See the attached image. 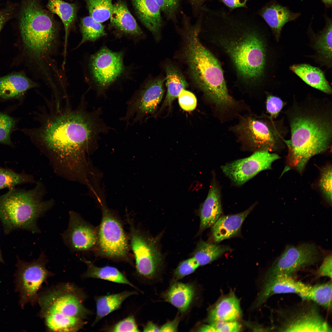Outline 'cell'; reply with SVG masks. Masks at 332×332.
<instances>
[{
	"label": "cell",
	"mask_w": 332,
	"mask_h": 332,
	"mask_svg": "<svg viewBox=\"0 0 332 332\" xmlns=\"http://www.w3.org/2000/svg\"><path fill=\"white\" fill-rule=\"evenodd\" d=\"M46 99V105L40 106L34 113L39 125L22 131L35 144L59 157L69 167L87 173L85 154L95 151L100 135L112 129L101 117L102 108L89 111L84 96L75 108L68 98L59 110Z\"/></svg>",
	"instance_id": "cell-1"
},
{
	"label": "cell",
	"mask_w": 332,
	"mask_h": 332,
	"mask_svg": "<svg viewBox=\"0 0 332 332\" xmlns=\"http://www.w3.org/2000/svg\"><path fill=\"white\" fill-rule=\"evenodd\" d=\"M201 28L199 22H190L180 28L184 58L193 81L211 105L216 118L220 121L229 120L241 112L244 102L229 94L219 62L200 41Z\"/></svg>",
	"instance_id": "cell-2"
},
{
	"label": "cell",
	"mask_w": 332,
	"mask_h": 332,
	"mask_svg": "<svg viewBox=\"0 0 332 332\" xmlns=\"http://www.w3.org/2000/svg\"><path fill=\"white\" fill-rule=\"evenodd\" d=\"M86 294L71 283H61L39 293V316L47 330L75 332L83 329L92 312L84 302Z\"/></svg>",
	"instance_id": "cell-3"
},
{
	"label": "cell",
	"mask_w": 332,
	"mask_h": 332,
	"mask_svg": "<svg viewBox=\"0 0 332 332\" xmlns=\"http://www.w3.org/2000/svg\"><path fill=\"white\" fill-rule=\"evenodd\" d=\"M296 113L290 120L291 138L286 141V168L301 173L312 157L329 148L332 126L330 116L325 113L308 110Z\"/></svg>",
	"instance_id": "cell-4"
},
{
	"label": "cell",
	"mask_w": 332,
	"mask_h": 332,
	"mask_svg": "<svg viewBox=\"0 0 332 332\" xmlns=\"http://www.w3.org/2000/svg\"><path fill=\"white\" fill-rule=\"evenodd\" d=\"M228 17L231 30L221 37L220 44L239 75L248 82L256 81L263 76L266 65L263 39L256 29Z\"/></svg>",
	"instance_id": "cell-5"
},
{
	"label": "cell",
	"mask_w": 332,
	"mask_h": 332,
	"mask_svg": "<svg viewBox=\"0 0 332 332\" xmlns=\"http://www.w3.org/2000/svg\"><path fill=\"white\" fill-rule=\"evenodd\" d=\"M43 193L38 184L28 190L15 187L0 195V221L6 234L18 230L40 232L37 220L53 204L52 200H42Z\"/></svg>",
	"instance_id": "cell-6"
},
{
	"label": "cell",
	"mask_w": 332,
	"mask_h": 332,
	"mask_svg": "<svg viewBox=\"0 0 332 332\" xmlns=\"http://www.w3.org/2000/svg\"><path fill=\"white\" fill-rule=\"evenodd\" d=\"M19 25L25 47L30 53H46L57 43V25L51 14L43 9L39 0H24Z\"/></svg>",
	"instance_id": "cell-7"
},
{
	"label": "cell",
	"mask_w": 332,
	"mask_h": 332,
	"mask_svg": "<svg viewBox=\"0 0 332 332\" xmlns=\"http://www.w3.org/2000/svg\"><path fill=\"white\" fill-rule=\"evenodd\" d=\"M238 122L229 128L242 148L254 152L271 151L275 147V135L269 120L250 112L241 115Z\"/></svg>",
	"instance_id": "cell-8"
},
{
	"label": "cell",
	"mask_w": 332,
	"mask_h": 332,
	"mask_svg": "<svg viewBox=\"0 0 332 332\" xmlns=\"http://www.w3.org/2000/svg\"><path fill=\"white\" fill-rule=\"evenodd\" d=\"M103 194L96 198L102 212V218L97 233L98 248L101 254L113 259H127L128 244L122 226L105 204Z\"/></svg>",
	"instance_id": "cell-9"
},
{
	"label": "cell",
	"mask_w": 332,
	"mask_h": 332,
	"mask_svg": "<svg viewBox=\"0 0 332 332\" xmlns=\"http://www.w3.org/2000/svg\"><path fill=\"white\" fill-rule=\"evenodd\" d=\"M164 81L160 77L154 79L136 92L127 101L125 114L121 121L128 127L141 123L154 114L163 97Z\"/></svg>",
	"instance_id": "cell-10"
},
{
	"label": "cell",
	"mask_w": 332,
	"mask_h": 332,
	"mask_svg": "<svg viewBox=\"0 0 332 332\" xmlns=\"http://www.w3.org/2000/svg\"><path fill=\"white\" fill-rule=\"evenodd\" d=\"M48 261L43 251L37 259L30 262L18 258V283L22 304L38 303V291L42 284L54 275L46 268Z\"/></svg>",
	"instance_id": "cell-11"
},
{
	"label": "cell",
	"mask_w": 332,
	"mask_h": 332,
	"mask_svg": "<svg viewBox=\"0 0 332 332\" xmlns=\"http://www.w3.org/2000/svg\"><path fill=\"white\" fill-rule=\"evenodd\" d=\"M320 256L317 247L313 243L287 246L273 263L265 275L281 274L292 276L302 268L317 262Z\"/></svg>",
	"instance_id": "cell-12"
},
{
	"label": "cell",
	"mask_w": 332,
	"mask_h": 332,
	"mask_svg": "<svg viewBox=\"0 0 332 332\" xmlns=\"http://www.w3.org/2000/svg\"><path fill=\"white\" fill-rule=\"evenodd\" d=\"M90 71L98 96L107 89L123 73V54L103 48L94 54L90 62Z\"/></svg>",
	"instance_id": "cell-13"
},
{
	"label": "cell",
	"mask_w": 332,
	"mask_h": 332,
	"mask_svg": "<svg viewBox=\"0 0 332 332\" xmlns=\"http://www.w3.org/2000/svg\"><path fill=\"white\" fill-rule=\"evenodd\" d=\"M280 158L268 151H257L249 157L227 163L221 168L235 184L240 186L260 172L270 169L272 163Z\"/></svg>",
	"instance_id": "cell-14"
},
{
	"label": "cell",
	"mask_w": 332,
	"mask_h": 332,
	"mask_svg": "<svg viewBox=\"0 0 332 332\" xmlns=\"http://www.w3.org/2000/svg\"><path fill=\"white\" fill-rule=\"evenodd\" d=\"M130 244L137 273L144 278H153L162 261V256L155 244L133 227L131 229Z\"/></svg>",
	"instance_id": "cell-15"
},
{
	"label": "cell",
	"mask_w": 332,
	"mask_h": 332,
	"mask_svg": "<svg viewBox=\"0 0 332 332\" xmlns=\"http://www.w3.org/2000/svg\"><path fill=\"white\" fill-rule=\"evenodd\" d=\"M64 243L73 252L90 250L97 243V233L94 227L77 212H69L67 229L62 235Z\"/></svg>",
	"instance_id": "cell-16"
},
{
	"label": "cell",
	"mask_w": 332,
	"mask_h": 332,
	"mask_svg": "<svg viewBox=\"0 0 332 332\" xmlns=\"http://www.w3.org/2000/svg\"><path fill=\"white\" fill-rule=\"evenodd\" d=\"M284 321L283 332H332V328L315 307L299 311Z\"/></svg>",
	"instance_id": "cell-17"
},
{
	"label": "cell",
	"mask_w": 332,
	"mask_h": 332,
	"mask_svg": "<svg viewBox=\"0 0 332 332\" xmlns=\"http://www.w3.org/2000/svg\"><path fill=\"white\" fill-rule=\"evenodd\" d=\"M308 285L294 280L292 276L281 274L265 276L264 283L255 306H261L275 294L296 293L299 295L306 290Z\"/></svg>",
	"instance_id": "cell-18"
},
{
	"label": "cell",
	"mask_w": 332,
	"mask_h": 332,
	"mask_svg": "<svg viewBox=\"0 0 332 332\" xmlns=\"http://www.w3.org/2000/svg\"><path fill=\"white\" fill-rule=\"evenodd\" d=\"M222 213L220 188L213 172L207 196L200 208V231L202 232L211 227Z\"/></svg>",
	"instance_id": "cell-19"
},
{
	"label": "cell",
	"mask_w": 332,
	"mask_h": 332,
	"mask_svg": "<svg viewBox=\"0 0 332 332\" xmlns=\"http://www.w3.org/2000/svg\"><path fill=\"white\" fill-rule=\"evenodd\" d=\"M256 204L255 203L242 212L221 215L211 226V236L214 242L218 243L238 235L243 223Z\"/></svg>",
	"instance_id": "cell-20"
},
{
	"label": "cell",
	"mask_w": 332,
	"mask_h": 332,
	"mask_svg": "<svg viewBox=\"0 0 332 332\" xmlns=\"http://www.w3.org/2000/svg\"><path fill=\"white\" fill-rule=\"evenodd\" d=\"M242 315L240 301L234 293L231 292L220 298L211 308L207 321L209 323L236 321Z\"/></svg>",
	"instance_id": "cell-21"
},
{
	"label": "cell",
	"mask_w": 332,
	"mask_h": 332,
	"mask_svg": "<svg viewBox=\"0 0 332 332\" xmlns=\"http://www.w3.org/2000/svg\"><path fill=\"white\" fill-rule=\"evenodd\" d=\"M138 18L144 26L157 38L163 25L160 10L155 0H131Z\"/></svg>",
	"instance_id": "cell-22"
},
{
	"label": "cell",
	"mask_w": 332,
	"mask_h": 332,
	"mask_svg": "<svg viewBox=\"0 0 332 332\" xmlns=\"http://www.w3.org/2000/svg\"><path fill=\"white\" fill-rule=\"evenodd\" d=\"M38 86L23 73L9 74L0 77V97L5 100L21 99L27 91Z\"/></svg>",
	"instance_id": "cell-23"
},
{
	"label": "cell",
	"mask_w": 332,
	"mask_h": 332,
	"mask_svg": "<svg viewBox=\"0 0 332 332\" xmlns=\"http://www.w3.org/2000/svg\"><path fill=\"white\" fill-rule=\"evenodd\" d=\"M261 15L270 27L278 41L284 25L295 19L300 14L293 12L286 7L274 3L263 8Z\"/></svg>",
	"instance_id": "cell-24"
},
{
	"label": "cell",
	"mask_w": 332,
	"mask_h": 332,
	"mask_svg": "<svg viewBox=\"0 0 332 332\" xmlns=\"http://www.w3.org/2000/svg\"><path fill=\"white\" fill-rule=\"evenodd\" d=\"M290 69L310 86L326 93H331V88L324 73L318 68L302 64L293 65Z\"/></svg>",
	"instance_id": "cell-25"
},
{
	"label": "cell",
	"mask_w": 332,
	"mask_h": 332,
	"mask_svg": "<svg viewBox=\"0 0 332 332\" xmlns=\"http://www.w3.org/2000/svg\"><path fill=\"white\" fill-rule=\"evenodd\" d=\"M110 18L111 23L114 27L125 33L136 36L142 33L126 5L121 1L113 4Z\"/></svg>",
	"instance_id": "cell-26"
},
{
	"label": "cell",
	"mask_w": 332,
	"mask_h": 332,
	"mask_svg": "<svg viewBox=\"0 0 332 332\" xmlns=\"http://www.w3.org/2000/svg\"><path fill=\"white\" fill-rule=\"evenodd\" d=\"M46 6L50 11L59 16L63 24L65 31L64 57L65 58L68 37L76 18L77 6L75 3L63 0H48Z\"/></svg>",
	"instance_id": "cell-27"
},
{
	"label": "cell",
	"mask_w": 332,
	"mask_h": 332,
	"mask_svg": "<svg viewBox=\"0 0 332 332\" xmlns=\"http://www.w3.org/2000/svg\"><path fill=\"white\" fill-rule=\"evenodd\" d=\"M81 261L87 266L86 271L81 275L82 278L100 279L115 283L128 285L138 289L129 281L124 274L116 267L110 266L97 267L91 261L84 258L81 259Z\"/></svg>",
	"instance_id": "cell-28"
},
{
	"label": "cell",
	"mask_w": 332,
	"mask_h": 332,
	"mask_svg": "<svg viewBox=\"0 0 332 332\" xmlns=\"http://www.w3.org/2000/svg\"><path fill=\"white\" fill-rule=\"evenodd\" d=\"M195 294V288L192 285L178 282L171 286L164 297L167 302L183 313L189 308Z\"/></svg>",
	"instance_id": "cell-29"
},
{
	"label": "cell",
	"mask_w": 332,
	"mask_h": 332,
	"mask_svg": "<svg viewBox=\"0 0 332 332\" xmlns=\"http://www.w3.org/2000/svg\"><path fill=\"white\" fill-rule=\"evenodd\" d=\"M136 291H124L114 294L97 296L95 298L96 315L93 326L103 318L119 309L123 302L129 297L137 294Z\"/></svg>",
	"instance_id": "cell-30"
},
{
	"label": "cell",
	"mask_w": 332,
	"mask_h": 332,
	"mask_svg": "<svg viewBox=\"0 0 332 332\" xmlns=\"http://www.w3.org/2000/svg\"><path fill=\"white\" fill-rule=\"evenodd\" d=\"M166 85L167 93L162 107L170 108L173 101L178 97L183 89H186L188 84L181 72L176 67L167 65L165 68Z\"/></svg>",
	"instance_id": "cell-31"
},
{
	"label": "cell",
	"mask_w": 332,
	"mask_h": 332,
	"mask_svg": "<svg viewBox=\"0 0 332 332\" xmlns=\"http://www.w3.org/2000/svg\"><path fill=\"white\" fill-rule=\"evenodd\" d=\"M332 20L326 18L324 29L315 38L314 47L319 60L328 66L332 61Z\"/></svg>",
	"instance_id": "cell-32"
},
{
	"label": "cell",
	"mask_w": 332,
	"mask_h": 332,
	"mask_svg": "<svg viewBox=\"0 0 332 332\" xmlns=\"http://www.w3.org/2000/svg\"><path fill=\"white\" fill-rule=\"evenodd\" d=\"M332 282L308 285L304 292L299 295L302 300L312 301L326 309L332 308Z\"/></svg>",
	"instance_id": "cell-33"
},
{
	"label": "cell",
	"mask_w": 332,
	"mask_h": 332,
	"mask_svg": "<svg viewBox=\"0 0 332 332\" xmlns=\"http://www.w3.org/2000/svg\"><path fill=\"white\" fill-rule=\"evenodd\" d=\"M228 246L200 241L193 253V257L200 266L209 264L231 251Z\"/></svg>",
	"instance_id": "cell-34"
},
{
	"label": "cell",
	"mask_w": 332,
	"mask_h": 332,
	"mask_svg": "<svg viewBox=\"0 0 332 332\" xmlns=\"http://www.w3.org/2000/svg\"><path fill=\"white\" fill-rule=\"evenodd\" d=\"M80 28L82 34L81 40L77 47L88 41H94L106 35L104 26L90 16L82 18Z\"/></svg>",
	"instance_id": "cell-35"
},
{
	"label": "cell",
	"mask_w": 332,
	"mask_h": 332,
	"mask_svg": "<svg viewBox=\"0 0 332 332\" xmlns=\"http://www.w3.org/2000/svg\"><path fill=\"white\" fill-rule=\"evenodd\" d=\"M33 177L24 172L18 173L10 168L0 166V190L15 188L18 185L31 183Z\"/></svg>",
	"instance_id": "cell-36"
},
{
	"label": "cell",
	"mask_w": 332,
	"mask_h": 332,
	"mask_svg": "<svg viewBox=\"0 0 332 332\" xmlns=\"http://www.w3.org/2000/svg\"><path fill=\"white\" fill-rule=\"evenodd\" d=\"M89 16L101 23L110 18L113 10L112 0H84Z\"/></svg>",
	"instance_id": "cell-37"
},
{
	"label": "cell",
	"mask_w": 332,
	"mask_h": 332,
	"mask_svg": "<svg viewBox=\"0 0 332 332\" xmlns=\"http://www.w3.org/2000/svg\"><path fill=\"white\" fill-rule=\"evenodd\" d=\"M17 122L15 118L0 112V144L14 146L10 136Z\"/></svg>",
	"instance_id": "cell-38"
},
{
	"label": "cell",
	"mask_w": 332,
	"mask_h": 332,
	"mask_svg": "<svg viewBox=\"0 0 332 332\" xmlns=\"http://www.w3.org/2000/svg\"><path fill=\"white\" fill-rule=\"evenodd\" d=\"M162 14L167 20L174 23L177 22L180 14L181 0H155Z\"/></svg>",
	"instance_id": "cell-39"
},
{
	"label": "cell",
	"mask_w": 332,
	"mask_h": 332,
	"mask_svg": "<svg viewBox=\"0 0 332 332\" xmlns=\"http://www.w3.org/2000/svg\"><path fill=\"white\" fill-rule=\"evenodd\" d=\"M242 326L237 321L217 322L202 326L198 329L200 332H239Z\"/></svg>",
	"instance_id": "cell-40"
},
{
	"label": "cell",
	"mask_w": 332,
	"mask_h": 332,
	"mask_svg": "<svg viewBox=\"0 0 332 332\" xmlns=\"http://www.w3.org/2000/svg\"><path fill=\"white\" fill-rule=\"evenodd\" d=\"M332 167L328 165L321 171L319 180L320 188L328 203L332 204Z\"/></svg>",
	"instance_id": "cell-41"
},
{
	"label": "cell",
	"mask_w": 332,
	"mask_h": 332,
	"mask_svg": "<svg viewBox=\"0 0 332 332\" xmlns=\"http://www.w3.org/2000/svg\"><path fill=\"white\" fill-rule=\"evenodd\" d=\"M109 332H140L133 315H130L106 329Z\"/></svg>",
	"instance_id": "cell-42"
},
{
	"label": "cell",
	"mask_w": 332,
	"mask_h": 332,
	"mask_svg": "<svg viewBox=\"0 0 332 332\" xmlns=\"http://www.w3.org/2000/svg\"><path fill=\"white\" fill-rule=\"evenodd\" d=\"M200 266L196 259L193 257L181 262L174 272V275L176 279H182L193 272Z\"/></svg>",
	"instance_id": "cell-43"
},
{
	"label": "cell",
	"mask_w": 332,
	"mask_h": 332,
	"mask_svg": "<svg viewBox=\"0 0 332 332\" xmlns=\"http://www.w3.org/2000/svg\"><path fill=\"white\" fill-rule=\"evenodd\" d=\"M178 97L180 106L184 110L190 111L196 108L197 105V99L194 94L191 92L185 89H183Z\"/></svg>",
	"instance_id": "cell-44"
},
{
	"label": "cell",
	"mask_w": 332,
	"mask_h": 332,
	"mask_svg": "<svg viewBox=\"0 0 332 332\" xmlns=\"http://www.w3.org/2000/svg\"><path fill=\"white\" fill-rule=\"evenodd\" d=\"M283 106V102L279 97L270 95L267 96L266 102V109L271 117L277 116Z\"/></svg>",
	"instance_id": "cell-45"
},
{
	"label": "cell",
	"mask_w": 332,
	"mask_h": 332,
	"mask_svg": "<svg viewBox=\"0 0 332 332\" xmlns=\"http://www.w3.org/2000/svg\"><path fill=\"white\" fill-rule=\"evenodd\" d=\"M317 274L320 277H327L332 278V255L329 254L324 259L317 271Z\"/></svg>",
	"instance_id": "cell-46"
},
{
	"label": "cell",
	"mask_w": 332,
	"mask_h": 332,
	"mask_svg": "<svg viewBox=\"0 0 332 332\" xmlns=\"http://www.w3.org/2000/svg\"><path fill=\"white\" fill-rule=\"evenodd\" d=\"M208 0H188L191 7L193 17L196 18L199 15L204 3Z\"/></svg>",
	"instance_id": "cell-47"
},
{
	"label": "cell",
	"mask_w": 332,
	"mask_h": 332,
	"mask_svg": "<svg viewBox=\"0 0 332 332\" xmlns=\"http://www.w3.org/2000/svg\"><path fill=\"white\" fill-rule=\"evenodd\" d=\"M179 322L178 318L168 322L160 328V332H176Z\"/></svg>",
	"instance_id": "cell-48"
},
{
	"label": "cell",
	"mask_w": 332,
	"mask_h": 332,
	"mask_svg": "<svg viewBox=\"0 0 332 332\" xmlns=\"http://www.w3.org/2000/svg\"><path fill=\"white\" fill-rule=\"evenodd\" d=\"M231 9L245 7L248 0H219Z\"/></svg>",
	"instance_id": "cell-49"
},
{
	"label": "cell",
	"mask_w": 332,
	"mask_h": 332,
	"mask_svg": "<svg viewBox=\"0 0 332 332\" xmlns=\"http://www.w3.org/2000/svg\"><path fill=\"white\" fill-rule=\"evenodd\" d=\"M12 12L10 8L0 11V32L4 24L12 17Z\"/></svg>",
	"instance_id": "cell-50"
},
{
	"label": "cell",
	"mask_w": 332,
	"mask_h": 332,
	"mask_svg": "<svg viewBox=\"0 0 332 332\" xmlns=\"http://www.w3.org/2000/svg\"><path fill=\"white\" fill-rule=\"evenodd\" d=\"M144 332H160V328L153 322L149 321L144 326Z\"/></svg>",
	"instance_id": "cell-51"
},
{
	"label": "cell",
	"mask_w": 332,
	"mask_h": 332,
	"mask_svg": "<svg viewBox=\"0 0 332 332\" xmlns=\"http://www.w3.org/2000/svg\"><path fill=\"white\" fill-rule=\"evenodd\" d=\"M325 5L327 7L330 6L332 3V0H322Z\"/></svg>",
	"instance_id": "cell-52"
},
{
	"label": "cell",
	"mask_w": 332,
	"mask_h": 332,
	"mask_svg": "<svg viewBox=\"0 0 332 332\" xmlns=\"http://www.w3.org/2000/svg\"><path fill=\"white\" fill-rule=\"evenodd\" d=\"M4 261L1 251L0 248V262L3 263Z\"/></svg>",
	"instance_id": "cell-53"
}]
</instances>
